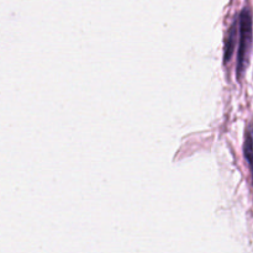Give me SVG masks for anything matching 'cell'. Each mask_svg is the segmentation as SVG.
I'll return each mask as SVG.
<instances>
[{"instance_id":"3957f363","label":"cell","mask_w":253,"mask_h":253,"mask_svg":"<svg viewBox=\"0 0 253 253\" xmlns=\"http://www.w3.org/2000/svg\"><path fill=\"white\" fill-rule=\"evenodd\" d=\"M244 156L245 161L249 167L250 175H251V182L253 188V123L250 124L245 132V142H244Z\"/></svg>"},{"instance_id":"7a4b0ae2","label":"cell","mask_w":253,"mask_h":253,"mask_svg":"<svg viewBox=\"0 0 253 253\" xmlns=\"http://www.w3.org/2000/svg\"><path fill=\"white\" fill-rule=\"evenodd\" d=\"M239 19H235L231 24L230 29L227 30L226 39H225V48H224V63H229L232 59V56L236 49V42L239 41Z\"/></svg>"},{"instance_id":"6da1fadb","label":"cell","mask_w":253,"mask_h":253,"mask_svg":"<svg viewBox=\"0 0 253 253\" xmlns=\"http://www.w3.org/2000/svg\"><path fill=\"white\" fill-rule=\"evenodd\" d=\"M237 19H239V47H237L236 74L237 79L241 81L249 66L250 52L252 47L253 21L251 10L249 7H244L240 11Z\"/></svg>"}]
</instances>
